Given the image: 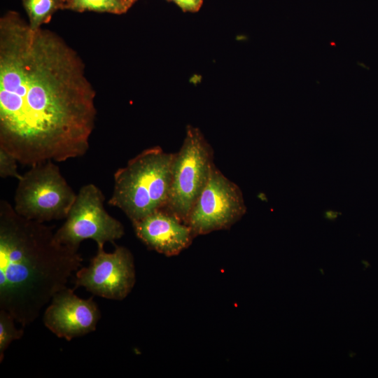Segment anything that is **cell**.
I'll use <instances>...</instances> for the list:
<instances>
[{
	"label": "cell",
	"mask_w": 378,
	"mask_h": 378,
	"mask_svg": "<svg viewBox=\"0 0 378 378\" xmlns=\"http://www.w3.org/2000/svg\"><path fill=\"white\" fill-rule=\"evenodd\" d=\"M81 60L15 12L0 20V148L18 162H64L89 148L97 111Z\"/></svg>",
	"instance_id": "cell-1"
},
{
	"label": "cell",
	"mask_w": 378,
	"mask_h": 378,
	"mask_svg": "<svg viewBox=\"0 0 378 378\" xmlns=\"http://www.w3.org/2000/svg\"><path fill=\"white\" fill-rule=\"evenodd\" d=\"M78 249L59 243L44 223L19 215L0 202V309L23 328L82 267Z\"/></svg>",
	"instance_id": "cell-2"
},
{
	"label": "cell",
	"mask_w": 378,
	"mask_h": 378,
	"mask_svg": "<svg viewBox=\"0 0 378 378\" xmlns=\"http://www.w3.org/2000/svg\"><path fill=\"white\" fill-rule=\"evenodd\" d=\"M174 153L160 146L141 151L114 174L108 204L119 208L132 223L167 206Z\"/></svg>",
	"instance_id": "cell-3"
},
{
	"label": "cell",
	"mask_w": 378,
	"mask_h": 378,
	"mask_svg": "<svg viewBox=\"0 0 378 378\" xmlns=\"http://www.w3.org/2000/svg\"><path fill=\"white\" fill-rule=\"evenodd\" d=\"M76 195L53 161L31 166L18 180L13 208L21 216L41 223L65 219Z\"/></svg>",
	"instance_id": "cell-4"
},
{
	"label": "cell",
	"mask_w": 378,
	"mask_h": 378,
	"mask_svg": "<svg viewBox=\"0 0 378 378\" xmlns=\"http://www.w3.org/2000/svg\"><path fill=\"white\" fill-rule=\"evenodd\" d=\"M213 155V150L200 130L188 126L183 144L174 153L169 199L164 208L186 224L215 165Z\"/></svg>",
	"instance_id": "cell-5"
},
{
	"label": "cell",
	"mask_w": 378,
	"mask_h": 378,
	"mask_svg": "<svg viewBox=\"0 0 378 378\" xmlns=\"http://www.w3.org/2000/svg\"><path fill=\"white\" fill-rule=\"evenodd\" d=\"M102 190L94 184L80 188L65 218L64 224L55 232L56 240L78 249L85 239H92L97 246L113 243L125 233L122 224L108 214L104 206Z\"/></svg>",
	"instance_id": "cell-6"
},
{
	"label": "cell",
	"mask_w": 378,
	"mask_h": 378,
	"mask_svg": "<svg viewBox=\"0 0 378 378\" xmlns=\"http://www.w3.org/2000/svg\"><path fill=\"white\" fill-rule=\"evenodd\" d=\"M246 207L237 185L214 165L209 179L193 206L187 224L195 236L230 229Z\"/></svg>",
	"instance_id": "cell-7"
},
{
	"label": "cell",
	"mask_w": 378,
	"mask_h": 378,
	"mask_svg": "<svg viewBox=\"0 0 378 378\" xmlns=\"http://www.w3.org/2000/svg\"><path fill=\"white\" fill-rule=\"evenodd\" d=\"M75 274L74 289L84 287L94 295L113 300L125 299L136 282L132 253L122 246H115L111 253L97 246L89 265L81 267Z\"/></svg>",
	"instance_id": "cell-8"
},
{
	"label": "cell",
	"mask_w": 378,
	"mask_h": 378,
	"mask_svg": "<svg viewBox=\"0 0 378 378\" xmlns=\"http://www.w3.org/2000/svg\"><path fill=\"white\" fill-rule=\"evenodd\" d=\"M67 287L57 292L44 311L45 326L59 338L71 341L96 330L101 318L93 298L82 299Z\"/></svg>",
	"instance_id": "cell-9"
},
{
	"label": "cell",
	"mask_w": 378,
	"mask_h": 378,
	"mask_svg": "<svg viewBox=\"0 0 378 378\" xmlns=\"http://www.w3.org/2000/svg\"><path fill=\"white\" fill-rule=\"evenodd\" d=\"M132 223L136 235L148 248L167 256L178 255L195 237L188 224L164 209Z\"/></svg>",
	"instance_id": "cell-10"
},
{
	"label": "cell",
	"mask_w": 378,
	"mask_h": 378,
	"mask_svg": "<svg viewBox=\"0 0 378 378\" xmlns=\"http://www.w3.org/2000/svg\"><path fill=\"white\" fill-rule=\"evenodd\" d=\"M67 7L76 10H94L121 14L130 6L127 0H70Z\"/></svg>",
	"instance_id": "cell-11"
},
{
	"label": "cell",
	"mask_w": 378,
	"mask_h": 378,
	"mask_svg": "<svg viewBox=\"0 0 378 378\" xmlns=\"http://www.w3.org/2000/svg\"><path fill=\"white\" fill-rule=\"evenodd\" d=\"M32 28L40 27L58 8L59 0H23Z\"/></svg>",
	"instance_id": "cell-12"
},
{
	"label": "cell",
	"mask_w": 378,
	"mask_h": 378,
	"mask_svg": "<svg viewBox=\"0 0 378 378\" xmlns=\"http://www.w3.org/2000/svg\"><path fill=\"white\" fill-rule=\"evenodd\" d=\"M15 319L4 310L0 309V362L4 358V353L10 343L20 340L24 333L23 328L18 329L15 325Z\"/></svg>",
	"instance_id": "cell-13"
},
{
	"label": "cell",
	"mask_w": 378,
	"mask_h": 378,
	"mask_svg": "<svg viewBox=\"0 0 378 378\" xmlns=\"http://www.w3.org/2000/svg\"><path fill=\"white\" fill-rule=\"evenodd\" d=\"M18 160L9 152L0 148V176L13 177L19 180L22 175L18 172Z\"/></svg>",
	"instance_id": "cell-14"
},
{
	"label": "cell",
	"mask_w": 378,
	"mask_h": 378,
	"mask_svg": "<svg viewBox=\"0 0 378 378\" xmlns=\"http://www.w3.org/2000/svg\"><path fill=\"white\" fill-rule=\"evenodd\" d=\"M184 11H197L203 2V0H172Z\"/></svg>",
	"instance_id": "cell-15"
},
{
	"label": "cell",
	"mask_w": 378,
	"mask_h": 378,
	"mask_svg": "<svg viewBox=\"0 0 378 378\" xmlns=\"http://www.w3.org/2000/svg\"><path fill=\"white\" fill-rule=\"evenodd\" d=\"M337 212L330 211L326 212V216L328 218H335L337 217Z\"/></svg>",
	"instance_id": "cell-16"
},
{
	"label": "cell",
	"mask_w": 378,
	"mask_h": 378,
	"mask_svg": "<svg viewBox=\"0 0 378 378\" xmlns=\"http://www.w3.org/2000/svg\"><path fill=\"white\" fill-rule=\"evenodd\" d=\"M136 0H127V2H128V4L130 6V7L132 5V4Z\"/></svg>",
	"instance_id": "cell-17"
},
{
	"label": "cell",
	"mask_w": 378,
	"mask_h": 378,
	"mask_svg": "<svg viewBox=\"0 0 378 378\" xmlns=\"http://www.w3.org/2000/svg\"><path fill=\"white\" fill-rule=\"evenodd\" d=\"M66 1H69L70 0H66Z\"/></svg>",
	"instance_id": "cell-18"
},
{
	"label": "cell",
	"mask_w": 378,
	"mask_h": 378,
	"mask_svg": "<svg viewBox=\"0 0 378 378\" xmlns=\"http://www.w3.org/2000/svg\"><path fill=\"white\" fill-rule=\"evenodd\" d=\"M128 3V2H127Z\"/></svg>",
	"instance_id": "cell-19"
}]
</instances>
